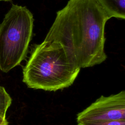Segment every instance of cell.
<instances>
[{
	"instance_id": "7a4b0ae2",
	"label": "cell",
	"mask_w": 125,
	"mask_h": 125,
	"mask_svg": "<svg viewBox=\"0 0 125 125\" xmlns=\"http://www.w3.org/2000/svg\"><path fill=\"white\" fill-rule=\"evenodd\" d=\"M80 69L62 44L44 40L32 48L22 82L29 88L56 91L71 86Z\"/></svg>"
},
{
	"instance_id": "5b68a950",
	"label": "cell",
	"mask_w": 125,
	"mask_h": 125,
	"mask_svg": "<svg viewBox=\"0 0 125 125\" xmlns=\"http://www.w3.org/2000/svg\"><path fill=\"white\" fill-rule=\"evenodd\" d=\"M96 0L110 19H125V0Z\"/></svg>"
},
{
	"instance_id": "277c9868",
	"label": "cell",
	"mask_w": 125,
	"mask_h": 125,
	"mask_svg": "<svg viewBox=\"0 0 125 125\" xmlns=\"http://www.w3.org/2000/svg\"><path fill=\"white\" fill-rule=\"evenodd\" d=\"M77 123L102 120H125V91L101 96L77 114Z\"/></svg>"
},
{
	"instance_id": "8992f818",
	"label": "cell",
	"mask_w": 125,
	"mask_h": 125,
	"mask_svg": "<svg viewBox=\"0 0 125 125\" xmlns=\"http://www.w3.org/2000/svg\"><path fill=\"white\" fill-rule=\"evenodd\" d=\"M12 103V99L5 88L0 86V117L6 118V113Z\"/></svg>"
},
{
	"instance_id": "9c48e42d",
	"label": "cell",
	"mask_w": 125,
	"mask_h": 125,
	"mask_svg": "<svg viewBox=\"0 0 125 125\" xmlns=\"http://www.w3.org/2000/svg\"><path fill=\"white\" fill-rule=\"evenodd\" d=\"M11 0H0V1H9Z\"/></svg>"
},
{
	"instance_id": "3957f363",
	"label": "cell",
	"mask_w": 125,
	"mask_h": 125,
	"mask_svg": "<svg viewBox=\"0 0 125 125\" xmlns=\"http://www.w3.org/2000/svg\"><path fill=\"white\" fill-rule=\"evenodd\" d=\"M33 16L26 6L12 4L0 24V70L7 73L25 59Z\"/></svg>"
},
{
	"instance_id": "52a82bcc",
	"label": "cell",
	"mask_w": 125,
	"mask_h": 125,
	"mask_svg": "<svg viewBox=\"0 0 125 125\" xmlns=\"http://www.w3.org/2000/svg\"><path fill=\"white\" fill-rule=\"evenodd\" d=\"M77 125H125V120H102L78 123Z\"/></svg>"
},
{
	"instance_id": "ba28073f",
	"label": "cell",
	"mask_w": 125,
	"mask_h": 125,
	"mask_svg": "<svg viewBox=\"0 0 125 125\" xmlns=\"http://www.w3.org/2000/svg\"><path fill=\"white\" fill-rule=\"evenodd\" d=\"M0 125H9L8 122L6 118L0 117Z\"/></svg>"
},
{
	"instance_id": "6da1fadb",
	"label": "cell",
	"mask_w": 125,
	"mask_h": 125,
	"mask_svg": "<svg viewBox=\"0 0 125 125\" xmlns=\"http://www.w3.org/2000/svg\"><path fill=\"white\" fill-rule=\"evenodd\" d=\"M56 14L45 41L62 44L80 68L106 60L104 27L110 18L96 0H69Z\"/></svg>"
}]
</instances>
